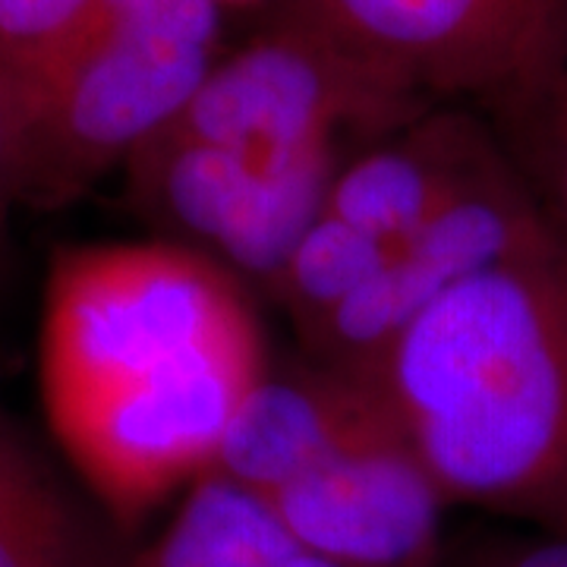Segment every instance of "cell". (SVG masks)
Wrapping results in <instances>:
<instances>
[{"mask_svg":"<svg viewBox=\"0 0 567 567\" xmlns=\"http://www.w3.org/2000/svg\"><path fill=\"white\" fill-rule=\"evenodd\" d=\"M268 350L246 284L171 240L61 249L41 300L54 439L117 527L205 476Z\"/></svg>","mask_w":567,"mask_h":567,"instance_id":"1","label":"cell"},{"mask_svg":"<svg viewBox=\"0 0 567 567\" xmlns=\"http://www.w3.org/2000/svg\"><path fill=\"white\" fill-rule=\"evenodd\" d=\"M447 505L567 536V246L470 275L363 372Z\"/></svg>","mask_w":567,"mask_h":567,"instance_id":"2","label":"cell"},{"mask_svg":"<svg viewBox=\"0 0 567 567\" xmlns=\"http://www.w3.org/2000/svg\"><path fill=\"white\" fill-rule=\"evenodd\" d=\"M218 0H92L58 58L13 85L25 126L22 203L80 199L203 89L221 61Z\"/></svg>","mask_w":567,"mask_h":567,"instance_id":"3","label":"cell"},{"mask_svg":"<svg viewBox=\"0 0 567 567\" xmlns=\"http://www.w3.org/2000/svg\"><path fill=\"white\" fill-rule=\"evenodd\" d=\"M565 0H275L268 17L324 39L423 104L486 117L539 61Z\"/></svg>","mask_w":567,"mask_h":567,"instance_id":"4","label":"cell"},{"mask_svg":"<svg viewBox=\"0 0 567 567\" xmlns=\"http://www.w3.org/2000/svg\"><path fill=\"white\" fill-rule=\"evenodd\" d=\"M350 158L271 162L158 133L126 162V196L145 221L268 287L284 259L324 212L331 183Z\"/></svg>","mask_w":567,"mask_h":567,"instance_id":"5","label":"cell"},{"mask_svg":"<svg viewBox=\"0 0 567 567\" xmlns=\"http://www.w3.org/2000/svg\"><path fill=\"white\" fill-rule=\"evenodd\" d=\"M548 234L555 230L507 158L505 167L391 246L385 265L300 338L312 360L363 375L451 287Z\"/></svg>","mask_w":567,"mask_h":567,"instance_id":"6","label":"cell"},{"mask_svg":"<svg viewBox=\"0 0 567 567\" xmlns=\"http://www.w3.org/2000/svg\"><path fill=\"white\" fill-rule=\"evenodd\" d=\"M293 539L338 567H435L447 498L394 420L262 495Z\"/></svg>","mask_w":567,"mask_h":567,"instance_id":"7","label":"cell"},{"mask_svg":"<svg viewBox=\"0 0 567 567\" xmlns=\"http://www.w3.org/2000/svg\"><path fill=\"white\" fill-rule=\"evenodd\" d=\"M505 164L507 152L483 114L435 104L353 152L324 212L394 246Z\"/></svg>","mask_w":567,"mask_h":567,"instance_id":"8","label":"cell"},{"mask_svg":"<svg viewBox=\"0 0 567 567\" xmlns=\"http://www.w3.org/2000/svg\"><path fill=\"white\" fill-rule=\"evenodd\" d=\"M385 423H391L385 401L357 372L312 357L268 365L234 416L208 473H221L256 495H271Z\"/></svg>","mask_w":567,"mask_h":567,"instance_id":"9","label":"cell"},{"mask_svg":"<svg viewBox=\"0 0 567 567\" xmlns=\"http://www.w3.org/2000/svg\"><path fill=\"white\" fill-rule=\"evenodd\" d=\"M121 567H338L293 539L262 495L205 473L181 495L155 539Z\"/></svg>","mask_w":567,"mask_h":567,"instance_id":"10","label":"cell"},{"mask_svg":"<svg viewBox=\"0 0 567 567\" xmlns=\"http://www.w3.org/2000/svg\"><path fill=\"white\" fill-rule=\"evenodd\" d=\"M123 555L0 406V567H121Z\"/></svg>","mask_w":567,"mask_h":567,"instance_id":"11","label":"cell"},{"mask_svg":"<svg viewBox=\"0 0 567 567\" xmlns=\"http://www.w3.org/2000/svg\"><path fill=\"white\" fill-rule=\"evenodd\" d=\"M486 121L567 246V0L539 61Z\"/></svg>","mask_w":567,"mask_h":567,"instance_id":"12","label":"cell"},{"mask_svg":"<svg viewBox=\"0 0 567 567\" xmlns=\"http://www.w3.org/2000/svg\"><path fill=\"white\" fill-rule=\"evenodd\" d=\"M391 244L322 212L268 281V297L306 331L357 293L382 265Z\"/></svg>","mask_w":567,"mask_h":567,"instance_id":"13","label":"cell"},{"mask_svg":"<svg viewBox=\"0 0 567 567\" xmlns=\"http://www.w3.org/2000/svg\"><path fill=\"white\" fill-rule=\"evenodd\" d=\"M92 0H0V80L22 85L58 58Z\"/></svg>","mask_w":567,"mask_h":567,"instance_id":"14","label":"cell"},{"mask_svg":"<svg viewBox=\"0 0 567 567\" xmlns=\"http://www.w3.org/2000/svg\"><path fill=\"white\" fill-rule=\"evenodd\" d=\"M25 183V126L17 89L0 80V252L7 240V224L22 203Z\"/></svg>","mask_w":567,"mask_h":567,"instance_id":"15","label":"cell"},{"mask_svg":"<svg viewBox=\"0 0 567 567\" xmlns=\"http://www.w3.org/2000/svg\"><path fill=\"white\" fill-rule=\"evenodd\" d=\"M464 567H567V536L533 529L527 539L492 543Z\"/></svg>","mask_w":567,"mask_h":567,"instance_id":"16","label":"cell"},{"mask_svg":"<svg viewBox=\"0 0 567 567\" xmlns=\"http://www.w3.org/2000/svg\"><path fill=\"white\" fill-rule=\"evenodd\" d=\"M224 7V13H246V10H262L271 7L275 0H218Z\"/></svg>","mask_w":567,"mask_h":567,"instance_id":"17","label":"cell"}]
</instances>
